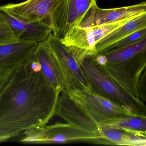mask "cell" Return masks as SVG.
I'll list each match as a JSON object with an SVG mask.
<instances>
[{"label": "cell", "mask_w": 146, "mask_h": 146, "mask_svg": "<svg viewBox=\"0 0 146 146\" xmlns=\"http://www.w3.org/2000/svg\"><path fill=\"white\" fill-rule=\"evenodd\" d=\"M60 95L45 79L34 52L0 91V142L47 124Z\"/></svg>", "instance_id": "obj_1"}, {"label": "cell", "mask_w": 146, "mask_h": 146, "mask_svg": "<svg viewBox=\"0 0 146 146\" xmlns=\"http://www.w3.org/2000/svg\"><path fill=\"white\" fill-rule=\"evenodd\" d=\"M101 53L106 56L108 62L104 66H97L113 80L139 98L138 84L146 67V37L133 43Z\"/></svg>", "instance_id": "obj_2"}, {"label": "cell", "mask_w": 146, "mask_h": 146, "mask_svg": "<svg viewBox=\"0 0 146 146\" xmlns=\"http://www.w3.org/2000/svg\"><path fill=\"white\" fill-rule=\"evenodd\" d=\"M80 65L91 91L137 115H146L144 102L105 73L92 57L85 58Z\"/></svg>", "instance_id": "obj_3"}, {"label": "cell", "mask_w": 146, "mask_h": 146, "mask_svg": "<svg viewBox=\"0 0 146 146\" xmlns=\"http://www.w3.org/2000/svg\"><path fill=\"white\" fill-rule=\"evenodd\" d=\"M139 15L93 27L83 28L77 26L60 40L80 64L85 58L94 57L98 54L96 45L102 39Z\"/></svg>", "instance_id": "obj_4"}, {"label": "cell", "mask_w": 146, "mask_h": 146, "mask_svg": "<svg viewBox=\"0 0 146 146\" xmlns=\"http://www.w3.org/2000/svg\"><path fill=\"white\" fill-rule=\"evenodd\" d=\"M45 42L53 54L62 80V93L70 94L78 90H90L80 65L60 39L51 33Z\"/></svg>", "instance_id": "obj_5"}, {"label": "cell", "mask_w": 146, "mask_h": 146, "mask_svg": "<svg viewBox=\"0 0 146 146\" xmlns=\"http://www.w3.org/2000/svg\"><path fill=\"white\" fill-rule=\"evenodd\" d=\"M21 142L28 144H66L87 142L96 144L99 137L95 133L79 128L70 123H57L44 125L25 132Z\"/></svg>", "instance_id": "obj_6"}, {"label": "cell", "mask_w": 146, "mask_h": 146, "mask_svg": "<svg viewBox=\"0 0 146 146\" xmlns=\"http://www.w3.org/2000/svg\"><path fill=\"white\" fill-rule=\"evenodd\" d=\"M97 0H60L52 12L50 26L53 34L63 39L81 21Z\"/></svg>", "instance_id": "obj_7"}, {"label": "cell", "mask_w": 146, "mask_h": 146, "mask_svg": "<svg viewBox=\"0 0 146 146\" xmlns=\"http://www.w3.org/2000/svg\"><path fill=\"white\" fill-rule=\"evenodd\" d=\"M69 95L98 124L110 119L138 115L114 103L90 90H78Z\"/></svg>", "instance_id": "obj_8"}, {"label": "cell", "mask_w": 146, "mask_h": 146, "mask_svg": "<svg viewBox=\"0 0 146 146\" xmlns=\"http://www.w3.org/2000/svg\"><path fill=\"white\" fill-rule=\"evenodd\" d=\"M146 12V1L116 8L101 9L94 3L84 15L78 26L93 27L113 23L139 15Z\"/></svg>", "instance_id": "obj_9"}, {"label": "cell", "mask_w": 146, "mask_h": 146, "mask_svg": "<svg viewBox=\"0 0 146 146\" xmlns=\"http://www.w3.org/2000/svg\"><path fill=\"white\" fill-rule=\"evenodd\" d=\"M55 115L79 128L95 133L98 136L99 124L68 93L60 94Z\"/></svg>", "instance_id": "obj_10"}, {"label": "cell", "mask_w": 146, "mask_h": 146, "mask_svg": "<svg viewBox=\"0 0 146 146\" xmlns=\"http://www.w3.org/2000/svg\"><path fill=\"white\" fill-rule=\"evenodd\" d=\"M0 10L16 41L44 42L52 32L51 27L43 22L30 21L4 9Z\"/></svg>", "instance_id": "obj_11"}, {"label": "cell", "mask_w": 146, "mask_h": 146, "mask_svg": "<svg viewBox=\"0 0 146 146\" xmlns=\"http://www.w3.org/2000/svg\"><path fill=\"white\" fill-rule=\"evenodd\" d=\"M60 1L27 0L20 3L2 5L0 9L29 21L43 22L50 26L51 14Z\"/></svg>", "instance_id": "obj_12"}, {"label": "cell", "mask_w": 146, "mask_h": 146, "mask_svg": "<svg viewBox=\"0 0 146 146\" xmlns=\"http://www.w3.org/2000/svg\"><path fill=\"white\" fill-rule=\"evenodd\" d=\"M38 43L15 41L0 45V73H11L34 53Z\"/></svg>", "instance_id": "obj_13"}, {"label": "cell", "mask_w": 146, "mask_h": 146, "mask_svg": "<svg viewBox=\"0 0 146 146\" xmlns=\"http://www.w3.org/2000/svg\"><path fill=\"white\" fill-rule=\"evenodd\" d=\"M34 55L36 60L40 63L42 72L45 79L57 93L64 91V87L54 58L46 42L38 43Z\"/></svg>", "instance_id": "obj_14"}, {"label": "cell", "mask_w": 146, "mask_h": 146, "mask_svg": "<svg viewBox=\"0 0 146 146\" xmlns=\"http://www.w3.org/2000/svg\"><path fill=\"white\" fill-rule=\"evenodd\" d=\"M145 27L146 12L126 22L102 39L96 45L97 51L100 53L106 51L112 45Z\"/></svg>", "instance_id": "obj_15"}, {"label": "cell", "mask_w": 146, "mask_h": 146, "mask_svg": "<svg viewBox=\"0 0 146 146\" xmlns=\"http://www.w3.org/2000/svg\"><path fill=\"white\" fill-rule=\"evenodd\" d=\"M99 125L120 129L131 136L146 139V115L110 119Z\"/></svg>", "instance_id": "obj_16"}, {"label": "cell", "mask_w": 146, "mask_h": 146, "mask_svg": "<svg viewBox=\"0 0 146 146\" xmlns=\"http://www.w3.org/2000/svg\"><path fill=\"white\" fill-rule=\"evenodd\" d=\"M98 136L96 144L108 145L129 146L131 142L140 139L120 129L100 126Z\"/></svg>", "instance_id": "obj_17"}, {"label": "cell", "mask_w": 146, "mask_h": 146, "mask_svg": "<svg viewBox=\"0 0 146 146\" xmlns=\"http://www.w3.org/2000/svg\"><path fill=\"white\" fill-rule=\"evenodd\" d=\"M15 41L11 27L0 10V45Z\"/></svg>", "instance_id": "obj_18"}, {"label": "cell", "mask_w": 146, "mask_h": 146, "mask_svg": "<svg viewBox=\"0 0 146 146\" xmlns=\"http://www.w3.org/2000/svg\"><path fill=\"white\" fill-rule=\"evenodd\" d=\"M146 37V27L142 28L137 31L130 34L117 43L112 45L107 50L122 47L129 44L137 42ZM106 50V51H107Z\"/></svg>", "instance_id": "obj_19"}, {"label": "cell", "mask_w": 146, "mask_h": 146, "mask_svg": "<svg viewBox=\"0 0 146 146\" xmlns=\"http://www.w3.org/2000/svg\"><path fill=\"white\" fill-rule=\"evenodd\" d=\"M138 89L139 98L146 103V67L140 77Z\"/></svg>", "instance_id": "obj_20"}, {"label": "cell", "mask_w": 146, "mask_h": 146, "mask_svg": "<svg viewBox=\"0 0 146 146\" xmlns=\"http://www.w3.org/2000/svg\"><path fill=\"white\" fill-rule=\"evenodd\" d=\"M12 73H0V91L3 85L8 79Z\"/></svg>", "instance_id": "obj_21"}, {"label": "cell", "mask_w": 146, "mask_h": 146, "mask_svg": "<svg viewBox=\"0 0 146 146\" xmlns=\"http://www.w3.org/2000/svg\"><path fill=\"white\" fill-rule=\"evenodd\" d=\"M129 146H146V139H140L133 141L130 143Z\"/></svg>", "instance_id": "obj_22"}]
</instances>
